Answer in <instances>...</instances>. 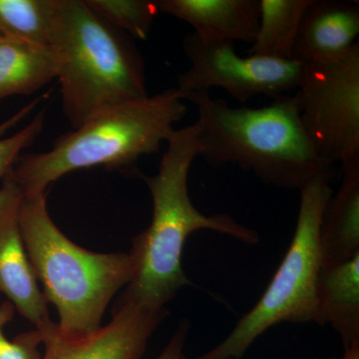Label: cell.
<instances>
[{"mask_svg":"<svg viewBox=\"0 0 359 359\" xmlns=\"http://www.w3.org/2000/svg\"><path fill=\"white\" fill-rule=\"evenodd\" d=\"M316 297V325L334 328L344 349L358 342L359 255L341 263L321 266Z\"/></svg>","mask_w":359,"mask_h":359,"instance_id":"13","label":"cell"},{"mask_svg":"<svg viewBox=\"0 0 359 359\" xmlns=\"http://www.w3.org/2000/svg\"><path fill=\"white\" fill-rule=\"evenodd\" d=\"M341 173V185L330 196L321 217V266L359 255V167Z\"/></svg>","mask_w":359,"mask_h":359,"instance_id":"14","label":"cell"},{"mask_svg":"<svg viewBox=\"0 0 359 359\" xmlns=\"http://www.w3.org/2000/svg\"><path fill=\"white\" fill-rule=\"evenodd\" d=\"M183 99L197 109L199 156L212 166L235 164L266 185L287 190L332 180L334 166L313 147L295 94L259 108L231 107L208 92H193Z\"/></svg>","mask_w":359,"mask_h":359,"instance_id":"2","label":"cell"},{"mask_svg":"<svg viewBox=\"0 0 359 359\" xmlns=\"http://www.w3.org/2000/svg\"><path fill=\"white\" fill-rule=\"evenodd\" d=\"M167 314V309L153 311L116 302L107 325L79 337L60 334L52 321L39 330L44 346L41 359H141Z\"/></svg>","mask_w":359,"mask_h":359,"instance_id":"9","label":"cell"},{"mask_svg":"<svg viewBox=\"0 0 359 359\" xmlns=\"http://www.w3.org/2000/svg\"><path fill=\"white\" fill-rule=\"evenodd\" d=\"M44 97L40 96L21 108L18 112L0 123V180L14 166L20 159L21 153L30 147L42 133L45 125V112L40 111L32 121L15 133L6 136V133L14 128L18 123L23 121L28 115L32 114Z\"/></svg>","mask_w":359,"mask_h":359,"instance_id":"19","label":"cell"},{"mask_svg":"<svg viewBox=\"0 0 359 359\" xmlns=\"http://www.w3.org/2000/svg\"><path fill=\"white\" fill-rule=\"evenodd\" d=\"M47 193L23 194L20 223L42 292L57 311L60 334H92L115 294L133 275L129 252H95L73 243L49 215Z\"/></svg>","mask_w":359,"mask_h":359,"instance_id":"4","label":"cell"},{"mask_svg":"<svg viewBox=\"0 0 359 359\" xmlns=\"http://www.w3.org/2000/svg\"><path fill=\"white\" fill-rule=\"evenodd\" d=\"M183 359H190V358H187L186 356H184V358ZM194 359H211V358H205V356H200V358H194ZM325 359H340V358H325Z\"/></svg>","mask_w":359,"mask_h":359,"instance_id":"23","label":"cell"},{"mask_svg":"<svg viewBox=\"0 0 359 359\" xmlns=\"http://www.w3.org/2000/svg\"><path fill=\"white\" fill-rule=\"evenodd\" d=\"M199 131L197 121L176 130L167 141L157 174L138 173L152 197V221L132 241L133 275L117 302L148 311L166 309L180 290L192 285L182 266V255L195 231H217L248 245L259 243L256 231L230 215L207 216L194 205L188 177L194 160L199 157Z\"/></svg>","mask_w":359,"mask_h":359,"instance_id":"1","label":"cell"},{"mask_svg":"<svg viewBox=\"0 0 359 359\" xmlns=\"http://www.w3.org/2000/svg\"><path fill=\"white\" fill-rule=\"evenodd\" d=\"M233 44L203 40L193 32L186 35L183 48L190 67L178 76L180 95L222 88L245 104L257 96L275 99L297 89L302 63L257 55L242 57Z\"/></svg>","mask_w":359,"mask_h":359,"instance_id":"8","label":"cell"},{"mask_svg":"<svg viewBox=\"0 0 359 359\" xmlns=\"http://www.w3.org/2000/svg\"><path fill=\"white\" fill-rule=\"evenodd\" d=\"M56 0H0V36L50 45Z\"/></svg>","mask_w":359,"mask_h":359,"instance_id":"17","label":"cell"},{"mask_svg":"<svg viewBox=\"0 0 359 359\" xmlns=\"http://www.w3.org/2000/svg\"><path fill=\"white\" fill-rule=\"evenodd\" d=\"M57 76L50 45L0 37V100L27 95Z\"/></svg>","mask_w":359,"mask_h":359,"instance_id":"15","label":"cell"},{"mask_svg":"<svg viewBox=\"0 0 359 359\" xmlns=\"http://www.w3.org/2000/svg\"><path fill=\"white\" fill-rule=\"evenodd\" d=\"M330 181L314 180L302 189L294 238L263 297L219 346L211 359H241L257 337L278 323H318L316 287L323 264L321 217L334 191Z\"/></svg>","mask_w":359,"mask_h":359,"instance_id":"6","label":"cell"},{"mask_svg":"<svg viewBox=\"0 0 359 359\" xmlns=\"http://www.w3.org/2000/svg\"><path fill=\"white\" fill-rule=\"evenodd\" d=\"M92 11L131 39L146 40L159 13L156 0H85Z\"/></svg>","mask_w":359,"mask_h":359,"instance_id":"18","label":"cell"},{"mask_svg":"<svg viewBox=\"0 0 359 359\" xmlns=\"http://www.w3.org/2000/svg\"><path fill=\"white\" fill-rule=\"evenodd\" d=\"M159 13L194 28L208 41L252 44L259 25V0H156Z\"/></svg>","mask_w":359,"mask_h":359,"instance_id":"12","label":"cell"},{"mask_svg":"<svg viewBox=\"0 0 359 359\" xmlns=\"http://www.w3.org/2000/svg\"><path fill=\"white\" fill-rule=\"evenodd\" d=\"M311 0H259V25L249 55L292 60L299 25Z\"/></svg>","mask_w":359,"mask_h":359,"instance_id":"16","label":"cell"},{"mask_svg":"<svg viewBox=\"0 0 359 359\" xmlns=\"http://www.w3.org/2000/svg\"><path fill=\"white\" fill-rule=\"evenodd\" d=\"M50 46L63 112L72 129L98 113L149 95L145 63L134 39L85 0H56Z\"/></svg>","mask_w":359,"mask_h":359,"instance_id":"3","label":"cell"},{"mask_svg":"<svg viewBox=\"0 0 359 359\" xmlns=\"http://www.w3.org/2000/svg\"><path fill=\"white\" fill-rule=\"evenodd\" d=\"M359 4L351 0H311L302 16L292 59L302 65L337 57L356 43Z\"/></svg>","mask_w":359,"mask_h":359,"instance_id":"11","label":"cell"},{"mask_svg":"<svg viewBox=\"0 0 359 359\" xmlns=\"http://www.w3.org/2000/svg\"><path fill=\"white\" fill-rule=\"evenodd\" d=\"M15 308L11 302L0 304V359H41L39 346L42 344L41 332L37 328L8 339L4 327L13 320Z\"/></svg>","mask_w":359,"mask_h":359,"instance_id":"20","label":"cell"},{"mask_svg":"<svg viewBox=\"0 0 359 359\" xmlns=\"http://www.w3.org/2000/svg\"><path fill=\"white\" fill-rule=\"evenodd\" d=\"M186 113L176 87L115 106L59 137L47 152L21 155L14 177L23 194L47 193L52 183L78 170L131 166L157 153Z\"/></svg>","mask_w":359,"mask_h":359,"instance_id":"5","label":"cell"},{"mask_svg":"<svg viewBox=\"0 0 359 359\" xmlns=\"http://www.w3.org/2000/svg\"><path fill=\"white\" fill-rule=\"evenodd\" d=\"M301 118L318 156L341 171L359 167V44L337 57L302 65Z\"/></svg>","mask_w":359,"mask_h":359,"instance_id":"7","label":"cell"},{"mask_svg":"<svg viewBox=\"0 0 359 359\" xmlns=\"http://www.w3.org/2000/svg\"><path fill=\"white\" fill-rule=\"evenodd\" d=\"M13 168L0 187V294L6 295L22 318L41 330L53 320L26 252L20 223L23 192Z\"/></svg>","mask_w":359,"mask_h":359,"instance_id":"10","label":"cell"},{"mask_svg":"<svg viewBox=\"0 0 359 359\" xmlns=\"http://www.w3.org/2000/svg\"><path fill=\"white\" fill-rule=\"evenodd\" d=\"M0 37H1V36H0Z\"/></svg>","mask_w":359,"mask_h":359,"instance_id":"24","label":"cell"},{"mask_svg":"<svg viewBox=\"0 0 359 359\" xmlns=\"http://www.w3.org/2000/svg\"><path fill=\"white\" fill-rule=\"evenodd\" d=\"M190 323L188 320L182 321L176 332L164 347L162 353L156 359H183L187 337H188Z\"/></svg>","mask_w":359,"mask_h":359,"instance_id":"21","label":"cell"},{"mask_svg":"<svg viewBox=\"0 0 359 359\" xmlns=\"http://www.w3.org/2000/svg\"><path fill=\"white\" fill-rule=\"evenodd\" d=\"M340 359H359V341L344 351V356Z\"/></svg>","mask_w":359,"mask_h":359,"instance_id":"22","label":"cell"}]
</instances>
